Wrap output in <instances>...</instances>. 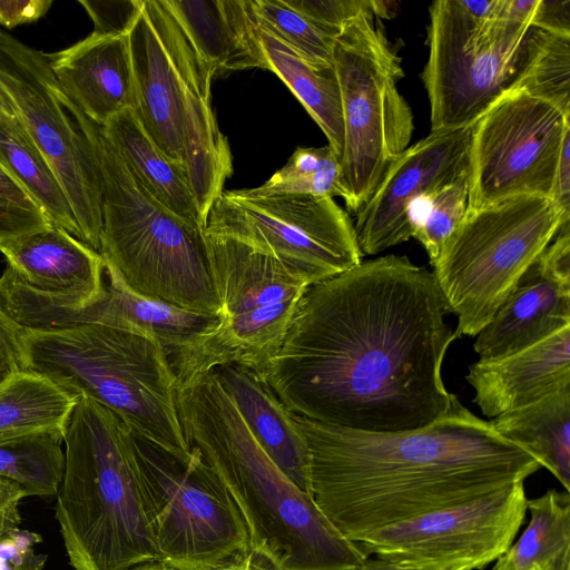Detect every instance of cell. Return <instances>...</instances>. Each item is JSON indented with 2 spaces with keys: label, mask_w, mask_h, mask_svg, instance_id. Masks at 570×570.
Here are the masks:
<instances>
[{
  "label": "cell",
  "mask_w": 570,
  "mask_h": 570,
  "mask_svg": "<svg viewBox=\"0 0 570 570\" xmlns=\"http://www.w3.org/2000/svg\"><path fill=\"white\" fill-rule=\"evenodd\" d=\"M51 225L42 209L0 165V243Z\"/></svg>",
  "instance_id": "obj_37"
},
{
  "label": "cell",
  "mask_w": 570,
  "mask_h": 570,
  "mask_svg": "<svg viewBox=\"0 0 570 570\" xmlns=\"http://www.w3.org/2000/svg\"><path fill=\"white\" fill-rule=\"evenodd\" d=\"M561 217L570 220V132L564 137L550 195Z\"/></svg>",
  "instance_id": "obj_44"
},
{
  "label": "cell",
  "mask_w": 570,
  "mask_h": 570,
  "mask_svg": "<svg viewBox=\"0 0 570 570\" xmlns=\"http://www.w3.org/2000/svg\"><path fill=\"white\" fill-rule=\"evenodd\" d=\"M63 434L43 432L0 444V475L19 484L28 497L59 491L65 471Z\"/></svg>",
  "instance_id": "obj_31"
},
{
  "label": "cell",
  "mask_w": 570,
  "mask_h": 570,
  "mask_svg": "<svg viewBox=\"0 0 570 570\" xmlns=\"http://www.w3.org/2000/svg\"><path fill=\"white\" fill-rule=\"evenodd\" d=\"M533 570H570V550L564 551L543 566L535 567Z\"/></svg>",
  "instance_id": "obj_47"
},
{
  "label": "cell",
  "mask_w": 570,
  "mask_h": 570,
  "mask_svg": "<svg viewBox=\"0 0 570 570\" xmlns=\"http://www.w3.org/2000/svg\"><path fill=\"white\" fill-rule=\"evenodd\" d=\"M178 32L179 24L164 0H144L128 40L134 111L153 141L183 169L184 77Z\"/></svg>",
  "instance_id": "obj_18"
},
{
  "label": "cell",
  "mask_w": 570,
  "mask_h": 570,
  "mask_svg": "<svg viewBox=\"0 0 570 570\" xmlns=\"http://www.w3.org/2000/svg\"><path fill=\"white\" fill-rule=\"evenodd\" d=\"M530 522L519 540L495 562L493 570H533L570 550L569 492L548 490L527 501Z\"/></svg>",
  "instance_id": "obj_30"
},
{
  "label": "cell",
  "mask_w": 570,
  "mask_h": 570,
  "mask_svg": "<svg viewBox=\"0 0 570 570\" xmlns=\"http://www.w3.org/2000/svg\"><path fill=\"white\" fill-rule=\"evenodd\" d=\"M0 90L57 174L80 240L100 253L101 185L92 148L65 105L46 53L0 29Z\"/></svg>",
  "instance_id": "obj_13"
},
{
  "label": "cell",
  "mask_w": 570,
  "mask_h": 570,
  "mask_svg": "<svg viewBox=\"0 0 570 570\" xmlns=\"http://www.w3.org/2000/svg\"><path fill=\"white\" fill-rule=\"evenodd\" d=\"M189 448L219 476L249 534L250 552L272 570H354L367 558L256 442L210 370L178 384Z\"/></svg>",
  "instance_id": "obj_3"
},
{
  "label": "cell",
  "mask_w": 570,
  "mask_h": 570,
  "mask_svg": "<svg viewBox=\"0 0 570 570\" xmlns=\"http://www.w3.org/2000/svg\"><path fill=\"white\" fill-rule=\"evenodd\" d=\"M63 444L56 518L72 568L131 570L158 562L130 429L79 395Z\"/></svg>",
  "instance_id": "obj_4"
},
{
  "label": "cell",
  "mask_w": 570,
  "mask_h": 570,
  "mask_svg": "<svg viewBox=\"0 0 570 570\" xmlns=\"http://www.w3.org/2000/svg\"><path fill=\"white\" fill-rule=\"evenodd\" d=\"M524 481L373 532L367 556L416 570H479L512 546L527 513Z\"/></svg>",
  "instance_id": "obj_15"
},
{
  "label": "cell",
  "mask_w": 570,
  "mask_h": 570,
  "mask_svg": "<svg viewBox=\"0 0 570 570\" xmlns=\"http://www.w3.org/2000/svg\"><path fill=\"white\" fill-rule=\"evenodd\" d=\"M217 75L264 68L246 0H164Z\"/></svg>",
  "instance_id": "obj_24"
},
{
  "label": "cell",
  "mask_w": 570,
  "mask_h": 570,
  "mask_svg": "<svg viewBox=\"0 0 570 570\" xmlns=\"http://www.w3.org/2000/svg\"><path fill=\"white\" fill-rule=\"evenodd\" d=\"M498 12L499 0H436L429 7V57L420 77L431 131L472 125L520 78L541 29Z\"/></svg>",
  "instance_id": "obj_7"
},
{
  "label": "cell",
  "mask_w": 570,
  "mask_h": 570,
  "mask_svg": "<svg viewBox=\"0 0 570 570\" xmlns=\"http://www.w3.org/2000/svg\"><path fill=\"white\" fill-rule=\"evenodd\" d=\"M513 88L544 100L570 116V35L541 30Z\"/></svg>",
  "instance_id": "obj_33"
},
{
  "label": "cell",
  "mask_w": 570,
  "mask_h": 570,
  "mask_svg": "<svg viewBox=\"0 0 570 570\" xmlns=\"http://www.w3.org/2000/svg\"><path fill=\"white\" fill-rule=\"evenodd\" d=\"M220 322L175 366L178 384L224 364L262 373L308 287L274 256L206 224L203 230Z\"/></svg>",
  "instance_id": "obj_10"
},
{
  "label": "cell",
  "mask_w": 570,
  "mask_h": 570,
  "mask_svg": "<svg viewBox=\"0 0 570 570\" xmlns=\"http://www.w3.org/2000/svg\"><path fill=\"white\" fill-rule=\"evenodd\" d=\"M11 110H12V106H11L10 101L8 100L6 95L0 90V115L4 114L7 111H11Z\"/></svg>",
  "instance_id": "obj_49"
},
{
  "label": "cell",
  "mask_w": 570,
  "mask_h": 570,
  "mask_svg": "<svg viewBox=\"0 0 570 570\" xmlns=\"http://www.w3.org/2000/svg\"><path fill=\"white\" fill-rule=\"evenodd\" d=\"M65 104L90 142L97 163L105 264L139 295L219 315L204 229L154 199L127 169L102 128L67 96Z\"/></svg>",
  "instance_id": "obj_6"
},
{
  "label": "cell",
  "mask_w": 570,
  "mask_h": 570,
  "mask_svg": "<svg viewBox=\"0 0 570 570\" xmlns=\"http://www.w3.org/2000/svg\"><path fill=\"white\" fill-rule=\"evenodd\" d=\"M39 542V534L19 529L0 542V561L12 570H42L47 557L33 550Z\"/></svg>",
  "instance_id": "obj_39"
},
{
  "label": "cell",
  "mask_w": 570,
  "mask_h": 570,
  "mask_svg": "<svg viewBox=\"0 0 570 570\" xmlns=\"http://www.w3.org/2000/svg\"><path fill=\"white\" fill-rule=\"evenodd\" d=\"M354 570H416L413 568L404 567L397 564L395 562L384 560L381 558L374 559H365L362 564H360ZM451 570H464V569H451Z\"/></svg>",
  "instance_id": "obj_46"
},
{
  "label": "cell",
  "mask_w": 570,
  "mask_h": 570,
  "mask_svg": "<svg viewBox=\"0 0 570 570\" xmlns=\"http://www.w3.org/2000/svg\"><path fill=\"white\" fill-rule=\"evenodd\" d=\"M131 570H173L160 562H149L138 566Z\"/></svg>",
  "instance_id": "obj_48"
},
{
  "label": "cell",
  "mask_w": 570,
  "mask_h": 570,
  "mask_svg": "<svg viewBox=\"0 0 570 570\" xmlns=\"http://www.w3.org/2000/svg\"><path fill=\"white\" fill-rule=\"evenodd\" d=\"M253 20L306 59L333 65L334 39L313 26L285 0H246Z\"/></svg>",
  "instance_id": "obj_35"
},
{
  "label": "cell",
  "mask_w": 570,
  "mask_h": 570,
  "mask_svg": "<svg viewBox=\"0 0 570 570\" xmlns=\"http://www.w3.org/2000/svg\"><path fill=\"white\" fill-rule=\"evenodd\" d=\"M212 570H272L252 552Z\"/></svg>",
  "instance_id": "obj_45"
},
{
  "label": "cell",
  "mask_w": 570,
  "mask_h": 570,
  "mask_svg": "<svg viewBox=\"0 0 570 570\" xmlns=\"http://www.w3.org/2000/svg\"><path fill=\"white\" fill-rule=\"evenodd\" d=\"M570 326V284L552 277L539 256L491 321L478 333V361H493L530 347Z\"/></svg>",
  "instance_id": "obj_22"
},
{
  "label": "cell",
  "mask_w": 570,
  "mask_h": 570,
  "mask_svg": "<svg viewBox=\"0 0 570 570\" xmlns=\"http://www.w3.org/2000/svg\"><path fill=\"white\" fill-rule=\"evenodd\" d=\"M247 429L274 464L309 494L311 456L307 443L264 379L240 364L212 368Z\"/></svg>",
  "instance_id": "obj_23"
},
{
  "label": "cell",
  "mask_w": 570,
  "mask_h": 570,
  "mask_svg": "<svg viewBox=\"0 0 570 570\" xmlns=\"http://www.w3.org/2000/svg\"><path fill=\"white\" fill-rule=\"evenodd\" d=\"M77 397L47 377L21 370L0 383V444L66 426Z\"/></svg>",
  "instance_id": "obj_29"
},
{
  "label": "cell",
  "mask_w": 570,
  "mask_h": 570,
  "mask_svg": "<svg viewBox=\"0 0 570 570\" xmlns=\"http://www.w3.org/2000/svg\"><path fill=\"white\" fill-rule=\"evenodd\" d=\"M570 116L510 89L473 124L468 150V209L518 196L550 198Z\"/></svg>",
  "instance_id": "obj_14"
},
{
  "label": "cell",
  "mask_w": 570,
  "mask_h": 570,
  "mask_svg": "<svg viewBox=\"0 0 570 570\" xmlns=\"http://www.w3.org/2000/svg\"><path fill=\"white\" fill-rule=\"evenodd\" d=\"M564 220L550 198L518 196L468 209L432 274L458 316L455 337L476 336Z\"/></svg>",
  "instance_id": "obj_9"
},
{
  "label": "cell",
  "mask_w": 570,
  "mask_h": 570,
  "mask_svg": "<svg viewBox=\"0 0 570 570\" xmlns=\"http://www.w3.org/2000/svg\"><path fill=\"white\" fill-rule=\"evenodd\" d=\"M21 351L22 370L75 397L92 399L134 434L169 452H190L177 407L178 380L154 337L99 324L23 328Z\"/></svg>",
  "instance_id": "obj_5"
},
{
  "label": "cell",
  "mask_w": 570,
  "mask_h": 570,
  "mask_svg": "<svg viewBox=\"0 0 570 570\" xmlns=\"http://www.w3.org/2000/svg\"><path fill=\"white\" fill-rule=\"evenodd\" d=\"M432 274L407 256L361 262L302 295L259 373L283 406L365 432L425 426L451 406L442 363L456 338Z\"/></svg>",
  "instance_id": "obj_1"
},
{
  "label": "cell",
  "mask_w": 570,
  "mask_h": 570,
  "mask_svg": "<svg viewBox=\"0 0 570 570\" xmlns=\"http://www.w3.org/2000/svg\"><path fill=\"white\" fill-rule=\"evenodd\" d=\"M101 128L127 169L154 199L180 219L204 229L183 169L153 141L134 109L124 110Z\"/></svg>",
  "instance_id": "obj_25"
},
{
  "label": "cell",
  "mask_w": 570,
  "mask_h": 570,
  "mask_svg": "<svg viewBox=\"0 0 570 570\" xmlns=\"http://www.w3.org/2000/svg\"><path fill=\"white\" fill-rule=\"evenodd\" d=\"M47 57L65 95L100 127L124 110L135 109L128 36L91 33Z\"/></svg>",
  "instance_id": "obj_21"
},
{
  "label": "cell",
  "mask_w": 570,
  "mask_h": 570,
  "mask_svg": "<svg viewBox=\"0 0 570 570\" xmlns=\"http://www.w3.org/2000/svg\"><path fill=\"white\" fill-rule=\"evenodd\" d=\"M22 331L0 303V383L22 370Z\"/></svg>",
  "instance_id": "obj_40"
},
{
  "label": "cell",
  "mask_w": 570,
  "mask_h": 570,
  "mask_svg": "<svg viewBox=\"0 0 570 570\" xmlns=\"http://www.w3.org/2000/svg\"><path fill=\"white\" fill-rule=\"evenodd\" d=\"M472 125L430 131L391 165L356 213L354 229L362 255H376L412 237L411 209L468 167Z\"/></svg>",
  "instance_id": "obj_16"
},
{
  "label": "cell",
  "mask_w": 570,
  "mask_h": 570,
  "mask_svg": "<svg viewBox=\"0 0 570 570\" xmlns=\"http://www.w3.org/2000/svg\"><path fill=\"white\" fill-rule=\"evenodd\" d=\"M293 419L309 450V495L355 543L525 481L541 468L456 395L439 419L409 431L365 432Z\"/></svg>",
  "instance_id": "obj_2"
},
{
  "label": "cell",
  "mask_w": 570,
  "mask_h": 570,
  "mask_svg": "<svg viewBox=\"0 0 570 570\" xmlns=\"http://www.w3.org/2000/svg\"><path fill=\"white\" fill-rule=\"evenodd\" d=\"M323 33L335 39L345 24L365 12L392 18L394 2L377 0H285Z\"/></svg>",
  "instance_id": "obj_36"
},
{
  "label": "cell",
  "mask_w": 570,
  "mask_h": 570,
  "mask_svg": "<svg viewBox=\"0 0 570 570\" xmlns=\"http://www.w3.org/2000/svg\"><path fill=\"white\" fill-rule=\"evenodd\" d=\"M466 170L439 190L416 202L411 209L412 237L425 249L432 264L444 242L468 210Z\"/></svg>",
  "instance_id": "obj_34"
},
{
  "label": "cell",
  "mask_w": 570,
  "mask_h": 570,
  "mask_svg": "<svg viewBox=\"0 0 570 570\" xmlns=\"http://www.w3.org/2000/svg\"><path fill=\"white\" fill-rule=\"evenodd\" d=\"M132 443L158 562L212 570L250 552L242 513L195 448L179 455L134 433Z\"/></svg>",
  "instance_id": "obj_11"
},
{
  "label": "cell",
  "mask_w": 570,
  "mask_h": 570,
  "mask_svg": "<svg viewBox=\"0 0 570 570\" xmlns=\"http://www.w3.org/2000/svg\"><path fill=\"white\" fill-rule=\"evenodd\" d=\"M341 171V160L328 145L298 147L265 184L248 191L254 195L307 194L343 198Z\"/></svg>",
  "instance_id": "obj_32"
},
{
  "label": "cell",
  "mask_w": 570,
  "mask_h": 570,
  "mask_svg": "<svg viewBox=\"0 0 570 570\" xmlns=\"http://www.w3.org/2000/svg\"><path fill=\"white\" fill-rule=\"evenodd\" d=\"M531 23L544 31L570 35V0H534Z\"/></svg>",
  "instance_id": "obj_41"
},
{
  "label": "cell",
  "mask_w": 570,
  "mask_h": 570,
  "mask_svg": "<svg viewBox=\"0 0 570 570\" xmlns=\"http://www.w3.org/2000/svg\"><path fill=\"white\" fill-rule=\"evenodd\" d=\"M333 65L344 124L343 199L356 214L410 146L413 114L397 87L402 58L374 13L360 14L337 33Z\"/></svg>",
  "instance_id": "obj_8"
},
{
  "label": "cell",
  "mask_w": 570,
  "mask_h": 570,
  "mask_svg": "<svg viewBox=\"0 0 570 570\" xmlns=\"http://www.w3.org/2000/svg\"><path fill=\"white\" fill-rule=\"evenodd\" d=\"M26 497L19 484L0 475V542L20 529L19 504Z\"/></svg>",
  "instance_id": "obj_42"
},
{
  "label": "cell",
  "mask_w": 570,
  "mask_h": 570,
  "mask_svg": "<svg viewBox=\"0 0 570 570\" xmlns=\"http://www.w3.org/2000/svg\"><path fill=\"white\" fill-rule=\"evenodd\" d=\"M253 23L264 57V69L276 73L289 88L320 126L330 148L341 160L344 124L341 89L334 65L316 63L306 59L254 20Z\"/></svg>",
  "instance_id": "obj_26"
},
{
  "label": "cell",
  "mask_w": 570,
  "mask_h": 570,
  "mask_svg": "<svg viewBox=\"0 0 570 570\" xmlns=\"http://www.w3.org/2000/svg\"><path fill=\"white\" fill-rule=\"evenodd\" d=\"M105 286L94 302L76 306L42 296L33 308L38 328H61L99 324L147 334L163 346L174 366L220 322V315L195 312L130 291L105 264Z\"/></svg>",
  "instance_id": "obj_17"
},
{
  "label": "cell",
  "mask_w": 570,
  "mask_h": 570,
  "mask_svg": "<svg viewBox=\"0 0 570 570\" xmlns=\"http://www.w3.org/2000/svg\"><path fill=\"white\" fill-rule=\"evenodd\" d=\"M0 165L22 186L51 224L80 240L69 198L53 168L13 111L0 115Z\"/></svg>",
  "instance_id": "obj_28"
},
{
  "label": "cell",
  "mask_w": 570,
  "mask_h": 570,
  "mask_svg": "<svg viewBox=\"0 0 570 570\" xmlns=\"http://www.w3.org/2000/svg\"><path fill=\"white\" fill-rule=\"evenodd\" d=\"M144 0H79L94 22L96 36H128L134 28Z\"/></svg>",
  "instance_id": "obj_38"
},
{
  "label": "cell",
  "mask_w": 570,
  "mask_h": 570,
  "mask_svg": "<svg viewBox=\"0 0 570 570\" xmlns=\"http://www.w3.org/2000/svg\"><path fill=\"white\" fill-rule=\"evenodd\" d=\"M0 252L11 273L38 292L83 306L104 291L101 254L53 224L0 243Z\"/></svg>",
  "instance_id": "obj_19"
},
{
  "label": "cell",
  "mask_w": 570,
  "mask_h": 570,
  "mask_svg": "<svg viewBox=\"0 0 570 570\" xmlns=\"http://www.w3.org/2000/svg\"><path fill=\"white\" fill-rule=\"evenodd\" d=\"M52 6L51 0H0V24L12 29L43 17Z\"/></svg>",
  "instance_id": "obj_43"
},
{
  "label": "cell",
  "mask_w": 570,
  "mask_h": 570,
  "mask_svg": "<svg viewBox=\"0 0 570 570\" xmlns=\"http://www.w3.org/2000/svg\"><path fill=\"white\" fill-rule=\"evenodd\" d=\"M206 224L271 254L308 286L362 262L354 223L332 197L224 190Z\"/></svg>",
  "instance_id": "obj_12"
},
{
  "label": "cell",
  "mask_w": 570,
  "mask_h": 570,
  "mask_svg": "<svg viewBox=\"0 0 570 570\" xmlns=\"http://www.w3.org/2000/svg\"><path fill=\"white\" fill-rule=\"evenodd\" d=\"M494 430L530 453L570 490V387L490 421Z\"/></svg>",
  "instance_id": "obj_27"
},
{
  "label": "cell",
  "mask_w": 570,
  "mask_h": 570,
  "mask_svg": "<svg viewBox=\"0 0 570 570\" xmlns=\"http://www.w3.org/2000/svg\"><path fill=\"white\" fill-rule=\"evenodd\" d=\"M466 381L492 419L570 387V326L518 353L473 363Z\"/></svg>",
  "instance_id": "obj_20"
}]
</instances>
